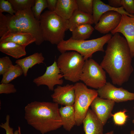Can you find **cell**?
I'll return each mask as SVG.
<instances>
[{
  "label": "cell",
  "mask_w": 134,
  "mask_h": 134,
  "mask_svg": "<svg viewBox=\"0 0 134 134\" xmlns=\"http://www.w3.org/2000/svg\"><path fill=\"white\" fill-rule=\"evenodd\" d=\"M107 43L100 65L113 83L120 86L128 81L134 71L129 47L125 38L118 33L113 34Z\"/></svg>",
  "instance_id": "6da1fadb"
},
{
  "label": "cell",
  "mask_w": 134,
  "mask_h": 134,
  "mask_svg": "<svg viewBox=\"0 0 134 134\" xmlns=\"http://www.w3.org/2000/svg\"><path fill=\"white\" fill-rule=\"evenodd\" d=\"M59 109L54 102L34 101L25 107L24 118L29 125L44 134L62 126Z\"/></svg>",
  "instance_id": "7a4b0ae2"
},
{
  "label": "cell",
  "mask_w": 134,
  "mask_h": 134,
  "mask_svg": "<svg viewBox=\"0 0 134 134\" xmlns=\"http://www.w3.org/2000/svg\"><path fill=\"white\" fill-rule=\"evenodd\" d=\"M5 15L6 32L31 33L35 38V43L37 45H40L44 41L39 21L34 17L31 8L18 11L13 15Z\"/></svg>",
  "instance_id": "3957f363"
},
{
  "label": "cell",
  "mask_w": 134,
  "mask_h": 134,
  "mask_svg": "<svg viewBox=\"0 0 134 134\" xmlns=\"http://www.w3.org/2000/svg\"><path fill=\"white\" fill-rule=\"evenodd\" d=\"M39 21L44 41L57 45L64 40L65 31L68 29V20L48 10L41 14Z\"/></svg>",
  "instance_id": "277c9868"
},
{
  "label": "cell",
  "mask_w": 134,
  "mask_h": 134,
  "mask_svg": "<svg viewBox=\"0 0 134 134\" xmlns=\"http://www.w3.org/2000/svg\"><path fill=\"white\" fill-rule=\"evenodd\" d=\"M109 34L99 38L88 40H77L71 37L63 40L57 45V48L61 53L67 51H75L80 54L85 60L91 58L93 54L98 51H104L103 46L111 38Z\"/></svg>",
  "instance_id": "5b68a950"
},
{
  "label": "cell",
  "mask_w": 134,
  "mask_h": 134,
  "mask_svg": "<svg viewBox=\"0 0 134 134\" xmlns=\"http://www.w3.org/2000/svg\"><path fill=\"white\" fill-rule=\"evenodd\" d=\"M85 61L80 54L73 51L62 53L57 63L65 79L76 82L80 80Z\"/></svg>",
  "instance_id": "8992f818"
},
{
  "label": "cell",
  "mask_w": 134,
  "mask_h": 134,
  "mask_svg": "<svg viewBox=\"0 0 134 134\" xmlns=\"http://www.w3.org/2000/svg\"><path fill=\"white\" fill-rule=\"evenodd\" d=\"M75 98L74 104L76 125L82 124L89 107L98 96L97 90L89 89L84 83L77 82L74 85Z\"/></svg>",
  "instance_id": "52a82bcc"
},
{
  "label": "cell",
  "mask_w": 134,
  "mask_h": 134,
  "mask_svg": "<svg viewBox=\"0 0 134 134\" xmlns=\"http://www.w3.org/2000/svg\"><path fill=\"white\" fill-rule=\"evenodd\" d=\"M80 80L86 86L98 89L106 82V72L100 65L90 58L85 61Z\"/></svg>",
  "instance_id": "ba28073f"
},
{
  "label": "cell",
  "mask_w": 134,
  "mask_h": 134,
  "mask_svg": "<svg viewBox=\"0 0 134 134\" xmlns=\"http://www.w3.org/2000/svg\"><path fill=\"white\" fill-rule=\"evenodd\" d=\"M100 98L120 102L134 100V93L122 88H117L109 82H106L97 90Z\"/></svg>",
  "instance_id": "9c48e42d"
},
{
  "label": "cell",
  "mask_w": 134,
  "mask_h": 134,
  "mask_svg": "<svg viewBox=\"0 0 134 134\" xmlns=\"http://www.w3.org/2000/svg\"><path fill=\"white\" fill-rule=\"evenodd\" d=\"M63 77L64 76L55 61L52 65L46 67L45 72L43 75L34 78L33 82L38 86L46 85L50 90L53 91L55 85L63 84Z\"/></svg>",
  "instance_id": "30bf717a"
},
{
  "label": "cell",
  "mask_w": 134,
  "mask_h": 134,
  "mask_svg": "<svg viewBox=\"0 0 134 134\" xmlns=\"http://www.w3.org/2000/svg\"><path fill=\"white\" fill-rule=\"evenodd\" d=\"M121 22L117 27L111 32L113 35L116 33L122 34L125 37L130 49L132 57H134V18L123 14Z\"/></svg>",
  "instance_id": "8fae6325"
},
{
  "label": "cell",
  "mask_w": 134,
  "mask_h": 134,
  "mask_svg": "<svg viewBox=\"0 0 134 134\" xmlns=\"http://www.w3.org/2000/svg\"><path fill=\"white\" fill-rule=\"evenodd\" d=\"M115 102L110 100L97 97L93 100L90 106L91 110L103 125L112 117V111Z\"/></svg>",
  "instance_id": "7c38bea8"
},
{
  "label": "cell",
  "mask_w": 134,
  "mask_h": 134,
  "mask_svg": "<svg viewBox=\"0 0 134 134\" xmlns=\"http://www.w3.org/2000/svg\"><path fill=\"white\" fill-rule=\"evenodd\" d=\"M121 18V14L117 12L114 11L106 12L101 16L94 28L100 33H108L117 27Z\"/></svg>",
  "instance_id": "4fadbf2b"
},
{
  "label": "cell",
  "mask_w": 134,
  "mask_h": 134,
  "mask_svg": "<svg viewBox=\"0 0 134 134\" xmlns=\"http://www.w3.org/2000/svg\"><path fill=\"white\" fill-rule=\"evenodd\" d=\"M53 91L51 96L54 102L65 106L74 104L75 98L74 85L57 86Z\"/></svg>",
  "instance_id": "5bb4252c"
},
{
  "label": "cell",
  "mask_w": 134,
  "mask_h": 134,
  "mask_svg": "<svg viewBox=\"0 0 134 134\" xmlns=\"http://www.w3.org/2000/svg\"><path fill=\"white\" fill-rule=\"evenodd\" d=\"M85 134H103V125L89 109L82 122Z\"/></svg>",
  "instance_id": "9a60e30c"
},
{
  "label": "cell",
  "mask_w": 134,
  "mask_h": 134,
  "mask_svg": "<svg viewBox=\"0 0 134 134\" xmlns=\"http://www.w3.org/2000/svg\"><path fill=\"white\" fill-rule=\"evenodd\" d=\"M110 11H116L121 14H124L134 18V15H131L128 13L122 7L115 8L105 3L100 0H93L92 16L94 24L96 25L98 23L102 14Z\"/></svg>",
  "instance_id": "2e32d148"
},
{
  "label": "cell",
  "mask_w": 134,
  "mask_h": 134,
  "mask_svg": "<svg viewBox=\"0 0 134 134\" xmlns=\"http://www.w3.org/2000/svg\"><path fill=\"white\" fill-rule=\"evenodd\" d=\"M36 41L32 34L22 32H7L0 39V42H11L26 46Z\"/></svg>",
  "instance_id": "e0dca14e"
},
{
  "label": "cell",
  "mask_w": 134,
  "mask_h": 134,
  "mask_svg": "<svg viewBox=\"0 0 134 134\" xmlns=\"http://www.w3.org/2000/svg\"><path fill=\"white\" fill-rule=\"evenodd\" d=\"M77 9L76 0H58L54 12L62 18L68 20Z\"/></svg>",
  "instance_id": "ac0fdd59"
},
{
  "label": "cell",
  "mask_w": 134,
  "mask_h": 134,
  "mask_svg": "<svg viewBox=\"0 0 134 134\" xmlns=\"http://www.w3.org/2000/svg\"><path fill=\"white\" fill-rule=\"evenodd\" d=\"M59 111L63 128L67 131H70L76 125L74 105L62 106Z\"/></svg>",
  "instance_id": "d6986e66"
},
{
  "label": "cell",
  "mask_w": 134,
  "mask_h": 134,
  "mask_svg": "<svg viewBox=\"0 0 134 134\" xmlns=\"http://www.w3.org/2000/svg\"><path fill=\"white\" fill-rule=\"evenodd\" d=\"M26 47L11 42H0V51L16 59L26 55Z\"/></svg>",
  "instance_id": "ffe728a7"
},
{
  "label": "cell",
  "mask_w": 134,
  "mask_h": 134,
  "mask_svg": "<svg viewBox=\"0 0 134 134\" xmlns=\"http://www.w3.org/2000/svg\"><path fill=\"white\" fill-rule=\"evenodd\" d=\"M68 20V29L71 32L77 27L83 24H94L92 15L85 13L78 9L75 11Z\"/></svg>",
  "instance_id": "44dd1931"
},
{
  "label": "cell",
  "mask_w": 134,
  "mask_h": 134,
  "mask_svg": "<svg viewBox=\"0 0 134 134\" xmlns=\"http://www.w3.org/2000/svg\"><path fill=\"white\" fill-rule=\"evenodd\" d=\"M44 58L41 53L36 52L24 58L18 60L15 63L22 68L25 77L27 75L29 69L37 64L44 63Z\"/></svg>",
  "instance_id": "7402d4cb"
},
{
  "label": "cell",
  "mask_w": 134,
  "mask_h": 134,
  "mask_svg": "<svg viewBox=\"0 0 134 134\" xmlns=\"http://www.w3.org/2000/svg\"><path fill=\"white\" fill-rule=\"evenodd\" d=\"M94 30L91 24H83L77 27L72 31L71 37L76 40H85L90 37Z\"/></svg>",
  "instance_id": "603a6c76"
},
{
  "label": "cell",
  "mask_w": 134,
  "mask_h": 134,
  "mask_svg": "<svg viewBox=\"0 0 134 134\" xmlns=\"http://www.w3.org/2000/svg\"><path fill=\"white\" fill-rule=\"evenodd\" d=\"M23 74V70L18 64L12 65L2 75L0 83H9L13 80Z\"/></svg>",
  "instance_id": "cb8c5ba5"
},
{
  "label": "cell",
  "mask_w": 134,
  "mask_h": 134,
  "mask_svg": "<svg viewBox=\"0 0 134 134\" xmlns=\"http://www.w3.org/2000/svg\"><path fill=\"white\" fill-rule=\"evenodd\" d=\"M11 4L14 9L17 11L31 8L34 5L35 0H8Z\"/></svg>",
  "instance_id": "d4e9b609"
},
{
  "label": "cell",
  "mask_w": 134,
  "mask_h": 134,
  "mask_svg": "<svg viewBox=\"0 0 134 134\" xmlns=\"http://www.w3.org/2000/svg\"><path fill=\"white\" fill-rule=\"evenodd\" d=\"M46 8L47 4L46 0H35L34 4L31 9L36 19L39 20L41 12Z\"/></svg>",
  "instance_id": "484cf974"
},
{
  "label": "cell",
  "mask_w": 134,
  "mask_h": 134,
  "mask_svg": "<svg viewBox=\"0 0 134 134\" xmlns=\"http://www.w3.org/2000/svg\"><path fill=\"white\" fill-rule=\"evenodd\" d=\"M78 10L85 13L93 14V0H76Z\"/></svg>",
  "instance_id": "4316f807"
},
{
  "label": "cell",
  "mask_w": 134,
  "mask_h": 134,
  "mask_svg": "<svg viewBox=\"0 0 134 134\" xmlns=\"http://www.w3.org/2000/svg\"><path fill=\"white\" fill-rule=\"evenodd\" d=\"M127 111V110L125 109L112 114V117L115 124L121 126L125 124L128 117L125 113Z\"/></svg>",
  "instance_id": "83f0119b"
},
{
  "label": "cell",
  "mask_w": 134,
  "mask_h": 134,
  "mask_svg": "<svg viewBox=\"0 0 134 134\" xmlns=\"http://www.w3.org/2000/svg\"><path fill=\"white\" fill-rule=\"evenodd\" d=\"M12 63L8 56H5L0 58V75H2L12 65Z\"/></svg>",
  "instance_id": "f1b7e54d"
},
{
  "label": "cell",
  "mask_w": 134,
  "mask_h": 134,
  "mask_svg": "<svg viewBox=\"0 0 134 134\" xmlns=\"http://www.w3.org/2000/svg\"><path fill=\"white\" fill-rule=\"evenodd\" d=\"M6 12L12 15H14L16 12L14 9L11 4L8 0H0V13Z\"/></svg>",
  "instance_id": "f546056e"
},
{
  "label": "cell",
  "mask_w": 134,
  "mask_h": 134,
  "mask_svg": "<svg viewBox=\"0 0 134 134\" xmlns=\"http://www.w3.org/2000/svg\"><path fill=\"white\" fill-rule=\"evenodd\" d=\"M10 119V115H7L5 122L1 123L0 125V127L5 130L6 134H21L20 127L19 126L18 127V130L13 132V129L10 127L9 125Z\"/></svg>",
  "instance_id": "4dcf8cb0"
},
{
  "label": "cell",
  "mask_w": 134,
  "mask_h": 134,
  "mask_svg": "<svg viewBox=\"0 0 134 134\" xmlns=\"http://www.w3.org/2000/svg\"><path fill=\"white\" fill-rule=\"evenodd\" d=\"M121 7L128 13L134 15V0H121Z\"/></svg>",
  "instance_id": "1f68e13d"
},
{
  "label": "cell",
  "mask_w": 134,
  "mask_h": 134,
  "mask_svg": "<svg viewBox=\"0 0 134 134\" xmlns=\"http://www.w3.org/2000/svg\"><path fill=\"white\" fill-rule=\"evenodd\" d=\"M16 92L14 85L11 83H1L0 84V94L15 93Z\"/></svg>",
  "instance_id": "d6a6232c"
},
{
  "label": "cell",
  "mask_w": 134,
  "mask_h": 134,
  "mask_svg": "<svg viewBox=\"0 0 134 134\" xmlns=\"http://www.w3.org/2000/svg\"><path fill=\"white\" fill-rule=\"evenodd\" d=\"M6 32V16L2 13H0V37L3 36Z\"/></svg>",
  "instance_id": "836d02e7"
},
{
  "label": "cell",
  "mask_w": 134,
  "mask_h": 134,
  "mask_svg": "<svg viewBox=\"0 0 134 134\" xmlns=\"http://www.w3.org/2000/svg\"><path fill=\"white\" fill-rule=\"evenodd\" d=\"M47 8L49 10L54 11L57 3L58 0H46Z\"/></svg>",
  "instance_id": "e575fe53"
},
{
  "label": "cell",
  "mask_w": 134,
  "mask_h": 134,
  "mask_svg": "<svg viewBox=\"0 0 134 134\" xmlns=\"http://www.w3.org/2000/svg\"><path fill=\"white\" fill-rule=\"evenodd\" d=\"M109 5L115 8H119L121 7V0H108Z\"/></svg>",
  "instance_id": "d590c367"
},
{
  "label": "cell",
  "mask_w": 134,
  "mask_h": 134,
  "mask_svg": "<svg viewBox=\"0 0 134 134\" xmlns=\"http://www.w3.org/2000/svg\"><path fill=\"white\" fill-rule=\"evenodd\" d=\"M104 134H114V131H111Z\"/></svg>",
  "instance_id": "8d00e7d4"
},
{
  "label": "cell",
  "mask_w": 134,
  "mask_h": 134,
  "mask_svg": "<svg viewBox=\"0 0 134 134\" xmlns=\"http://www.w3.org/2000/svg\"><path fill=\"white\" fill-rule=\"evenodd\" d=\"M130 134H134V131L132 130L131 131Z\"/></svg>",
  "instance_id": "74e56055"
},
{
  "label": "cell",
  "mask_w": 134,
  "mask_h": 134,
  "mask_svg": "<svg viewBox=\"0 0 134 134\" xmlns=\"http://www.w3.org/2000/svg\"><path fill=\"white\" fill-rule=\"evenodd\" d=\"M132 122L134 124V119L132 121Z\"/></svg>",
  "instance_id": "f35d334b"
}]
</instances>
